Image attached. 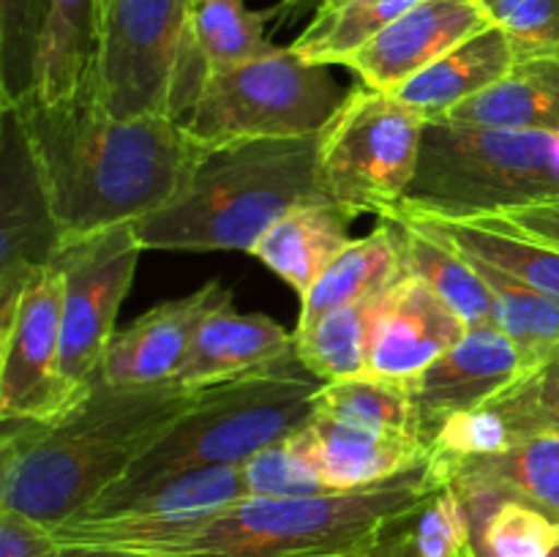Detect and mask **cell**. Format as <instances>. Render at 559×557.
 <instances>
[{
	"instance_id": "cell-1",
	"label": "cell",
	"mask_w": 559,
	"mask_h": 557,
	"mask_svg": "<svg viewBox=\"0 0 559 557\" xmlns=\"http://www.w3.org/2000/svg\"><path fill=\"white\" fill-rule=\"evenodd\" d=\"M5 109H14L25 129L63 240L162 211L207 151L180 120L115 118L96 74L63 102L27 93Z\"/></svg>"
},
{
	"instance_id": "cell-2",
	"label": "cell",
	"mask_w": 559,
	"mask_h": 557,
	"mask_svg": "<svg viewBox=\"0 0 559 557\" xmlns=\"http://www.w3.org/2000/svg\"><path fill=\"white\" fill-rule=\"evenodd\" d=\"M180 382L91 391L52 420L3 424L0 508L49 530L80 517L197 402Z\"/></svg>"
},
{
	"instance_id": "cell-3",
	"label": "cell",
	"mask_w": 559,
	"mask_h": 557,
	"mask_svg": "<svg viewBox=\"0 0 559 557\" xmlns=\"http://www.w3.org/2000/svg\"><path fill=\"white\" fill-rule=\"evenodd\" d=\"M328 202L320 134L207 147L169 205L134 222L142 249L246 251L284 213Z\"/></svg>"
},
{
	"instance_id": "cell-4",
	"label": "cell",
	"mask_w": 559,
	"mask_h": 557,
	"mask_svg": "<svg viewBox=\"0 0 559 557\" xmlns=\"http://www.w3.org/2000/svg\"><path fill=\"white\" fill-rule=\"evenodd\" d=\"M445 486L435 457L380 484L317 497H246L178 538L131 557H336L364 552L388 524ZM98 552V549H96Z\"/></svg>"
},
{
	"instance_id": "cell-5",
	"label": "cell",
	"mask_w": 559,
	"mask_h": 557,
	"mask_svg": "<svg viewBox=\"0 0 559 557\" xmlns=\"http://www.w3.org/2000/svg\"><path fill=\"white\" fill-rule=\"evenodd\" d=\"M320 388V377L295 353L235 380L200 388L197 402L109 489H136L186 470L240 467L262 448L304 429L317 413Z\"/></svg>"
},
{
	"instance_id": "cell-6",
	"label": "cell",
	"mask_w": 559,
	"mask_h": 557,
	"mask_svg": "<svg viewBox=\"0 0 559 557\" xmlns=\"http://www.w3.org/2000/svg\"><path fill=\"white\" fill-rule=\"evenodd\" d=\"M559 197V134L429 120L418 173L399 205L418 216L475 222Z\"/></svg>"
},
{
	"instance_id": "cell-7",
	"label": "cell",
	"mask_w": 559,
	"mask_h": 557,
	"mask_svg": "<svg viewBox=\"0 0 559 557\" xmlns=\"http://www.w3.org/2000/svg\"><path fill=\"white\" fill-rule=\"evenodd\" d=\"M191 0H104L96 80L115 118L183 123L207 80Z\"/></svg>"
},
{
	"instance_id": "cell-8",
	"label": "cell",
	"mask_w": 559,
	"mask_h": 557,
	"mask_svg": "<svg viewBox=\"0 0 559 557\" xmlns=\"http://www.w3.org/2000/svg\"><path fill=\"white\" fill-rule=\"evenodd\" d=\"M347 93L328 66L309 63L293 47L207 74L183 129L205 147L246 140L320 134Z\"/></svg>"
},
{
	"instance_id": "cell-9",
	"label": "cell",
	"mask_w": 559,
	"mask_h": 557,
	"mask_svg": "<svg viewBox=\"0 0 559 557\" xmlns=\"http://www.w3.org/2000/svg\"><path fill=\"white\" fill-rule=\"evenodd\" d=\"M429 120L393 93L355 87L320 131V180L328 202L349 218L404 202Z\"/></svg>"
},
{
	"instance_id": "cell-10",
	"label": "cell",
	"mask_w": 559,
	"mask_h": 557,
	"mask_svg": "<svg viewBox=\"0 0 559 557\" xmlns=\"http://www.w3.org/2000/svg\"><path fill=\"white\" fill-rule=\"evenodd\" d=\"M142 251L134 224H118L63 240L55 257L52 265L63 278L60 360L66 380L82 391L98 380Z\"/></svg>"
},
{
	"instance_id": "cell-11",
	"label": "cell",
	"mask_w": 559,
	"mask_h": 557,
	"mask_svg": "<svg viewBox=\"0 0 559 557\" xmlns=\"http://www.w3.org/2000/svg\"><path fill=\"white\" fill-rule=\"evenodd\" d=\"M63 278L55 265L38 271L0 325V418L3 424L52 420L87 391L71 386L60 360Z\"/></svg>"
},
{
	"instance_id": "cell-12",
	"label": "cell",
	"mask_w": 559,
	"mask_h": 557,
	"mask_svg": "<svg viewBox=\"0 0 559 557\" xmlns=\"http://www.w3.org/2000/svg\"><path fill=\"white\" fill-rule=\"evenodd\" d=\"M63 246L52 202L14 109L0 107V325Z\"/></svg>"
},
{
	"instance_id": "cell-13",
	"label": "cell",
	"mask_w": 559,
	"mask_h": 557,
	"mask_svg": "<svg viewBox=\"0 0 559 557\" xmlns=\"http://www.w3.org/2000/svg\"><path fill=\"white\" fill-rule=\"evenodd\" d=\"M467 322L407 271L374 298L366 339V371L413 382L467 333Z\"/></svg>"
},
{
	"instance_id": "cell-14",
	"label": "cell",
	"mask_w": 559,
	"mask_h": 557,
	"mask_svg": "<svg viewBox=\"0 0 559 557\" xmlns=\"http://www.w3.org/2000/svg\"><path fill=\"white\" fill-rule=\"evenodd\" d=\"M522 375V353L500 328H467V333L451 349H445L429 369L407 382L429 451L437 429L451 415L480 410Z\"/></svg>"
},
{
	"instance_id": "cell-15",
	"label": "cell",
	"mask_w": 559,
	"mask_h": 557,
	"mask_svg": "<svg viewBox=\"0 0 559 557\" xmlns=\"http://www.w3.org/2000/svg\"><path fill=\"white\" fill-rule=\"evenodd\" d=\"M491 27L475 0H420L347 58V69L371 91L396 93L413 76Z\"/></svg>"
},
{
	"instance_id": "cell-16",
	"label": "cell",
	"mask_w": 559,
	"mask_h": 557,
	"mask_svg": "<svg viewBox=\"0 0 559 557\" xmlns=\"http://www.w3.org/2000/svg\"><path fill=\"white\" fill-rule=\"evenodd\" d=\"M229 295L233 289L213 278L191 295L153 306L129 328L115 331L104 353L98 380L109 386L173 382L194 344L202 320Z\"/></svg>"
},
{
	"instance_id": "cell-17",
	"label": "cell",
	"mask_w": 559,
	"mask_h": 557,
	"mask_svg": "<svg viewBox=\"0 0 559 557\" xmlns=\"http://www.w3.org/2000/svg\"><path fill=\"white\" fill-rule=\"evenodd\" d=\"M289 442L333 491L380 484L431 457L420 437L344 424L317 413Z\"/></svg>"
},
{
	"instance_id": "cell-18",
	"label": "cell",
	"mask_w": 559,
	"mask_h": 557,
	"mask_svg": "<svg viewBox=\"0 0 559 557\" xmlns=\"http://www.w3.org/2000/svg\"><path fill=\"white\" fill-rule=\"evenodd\" d=\"M289 353H295V333L267 315L238 311L229 295L202 320L175 382L200 391L278 364Z\"/></svg>"
},
{
	"instance_id": "cell-19",
	"label": "cell",
	"mask_w": 559,
	"mask_h": 557,
	"mask_svg": "<svg viewBox=\"0 0 559 557\" xmlns=\"http://www.w3.org/2000/svg\"><path fill=\"white\" fill-rule=\"evenodd\" d=\"M440 470L464 502L516 500L559 522V431L516 437L506 451Z\"/></svg>"
},
{
	"instance_id": "cell-20",
	"label": "cell",
	"mask_w": 559,
	"mask_h": 557,
	"mask_svg": "<svg viewBox=\"0 0 559 557\" xmlns=\"http://www.w3.org/2000/svg\"><path fill=\"white\" fill-rule=\"evenodd\" d=\"M402 273V240H399L393 218L382 213V216H377V227L364 238L349 240L328 262L314 287L306 293V298H300V315L295 331H306L325 315L344 309V306L377 298Z\"/></svg>"
},
{
	"instance_id": "cell-21",
	"label": "cell",
	"mask_w": 559,
	"mask_h": 557,
	"mask_svg": "<svg viewBox=\"0 0 559 557\" xmlns=\"http://www.w3.org/2000/svg\"><path fill=\"white\" fill-rule=\"evenodd\" d=\"M516 63L511 42L500 27H486L453 47L437 63L399 87L393 96L424 115L426 120L445 118L459 104L489 91Z\"/></svg>"
},
{
	"instance_id": "cell-22",
	"label": "cell",
	"mask_w": 559,
	"mask_h": 557,
	"mask_svg": "<svg viewBox=\"0 0 559 557\" xmlns=\"http://www.w3.org/2000/svg\"><path fill=\"white\" fill-rule=\"evenodd\" d=\"M349 222L353 218L331 202L295 208L267 227L251 249V257L306 298L328 262L353 240Z\"/></svg>"
},
{
	"instance_id": "cell-23",
	"label": "cell",
	"mask_w": 559,
	"mask_h": 557,
	"mask_svg": "<svg viewBox=\"0 0 559 557\" xmlns=\"http://www.w3.org/2000/svg\"><path fill=\"white\" fill-rule=\"evenodd\" d=\"M399 211V208H393ZM409 222L424 227L426 233L437 235L448 246L464 257L486 262L497 271L508 273L524 287L546 295L559 304V249L527 235L508 229L491 218H475V222H453V218L418 216V213H404Z\"/></svg>"
},
{
	"instance_id": "cell-24",
	"label": "cell",
	"mask_w": 559,
	"mask_h": 557,
	"mask_svg": "<svg viewBox=\"0 0 559 557\" xmlns=\"http://www.w3.org/2000/svg\"><path fill=\"white\" fill-rule=\"evenodd\" d=\"M445 123L559 134V55L516 60L489 91L459 104Z\"/></svg>"
},
{
	"instance_id": "cell-25",
	"label": "cell",
	"mask_w": 559,
	"mask_h": 557,
	"mask_svg": "<svg viewBox=\"0 0 559 557\" xmlns=\"http://www.w3.org/2000/svg\"><path fill=\"white\" fill-rule=\"evenodd\" d=\"M104 0H52L33 96L63 102L91 82L102 52Z\"/></svg>"
},
{
	"instance_id": "cell-26",
	"label": "cell",
	"mask_w": 559,
	"mask_h": 557,
	"mask_svg": "<svg viewBox=\"0 0 559 557\" xmlns=\"http://www.w3.org/2000/svg\"><path fill=\"white\" fill-rule=\"evenodd\" d=\"M385 213L393 218L399 240H402L404 271L429 284L469 328L491 325L495 306H491V293L478 268L445 240L426 233L399 211Z\"/></svg>"
},
{
	"instance_id": "cell-27",
	"label": "cell",
	"mask_w": 559,
	"mask_h": 557,
	"mask_svg": "<svg viewBox=\"0 0 559 557\" xmlns=\"http://www.w3.org/2000/svg\"><path fill=\"white\" fill-rule=\"evenodd\" d=\"M314 410L317 415H328L344 424L399 431L424 440L407 382L388 380L369 371L349 380L322 382L320 391L314 393Z\"/></svg>"
},
{
	"instance_id": "cell-28",
	"label": "cell",
	"mask_w": 559,
	"mask_h": 557,
	"mask_svg": "<svg viewBox=\"0 0 559 557\" xmlns=\"http://www.w3.org/2000/svg\"><path fill=\"white\" fill-rule=\"evenodd\" d=\"M484 276L491 293L495 317L491 325L500 328L524 358V371L538 366L546 355L559 347V304L524 287L508 273L486 265V262L467 257Z\"/></svg>"
},
{
	"instance_id": "cell-29",
	"label": "cell",
	"mask_w": 559,
	"mask_h": 557,
	"mask_svg": "<svg viewBox=\"0 0 559 557\" xmlns=\"http://www.w3.org/2000/svg\"><path fill=\"white\" fill-rule=\"evenodd\" d=\"M420 0H353L336 11H317L289 47L309 63H347L377 33L407 14Z\"/></svg>"
},
{
	"instance_id": "cell-30",
	"label": "cell",
	"mask_w": 559,
	"mask_h": 557,
	"mask_svg": "<svg viewBox=\"0 0 559 557\" xmlns=\"http://www.w3.org/2000/svg\"><path fill=\"white\" fill-rule=\"evenodd\" d=\"M191 20L207 74L233 69L276 49V44L265 36L271 9L251 11L246 0H197Z\"/></svg>"
},
{
	"instance_id": "cell-31",
	"label": "cell",
	"mask_w": 559,
	"mask_h": 557,
	"mask_svg": "<svg viewBox=\"0 0 559 557\" xmlns=\"http://www.w3.org/2000/svg\"><path fill=\"white\" fill-rule=\"evenodd\" d=\"M374 298L331 311L306 331H295V355L322 382L366 375V339Z\"/></svg>"
},
{
	"instance_id": "cell-32",
	"label": "cell",
	"mask_w": 559,
	"mask_h": 557,
	"mask_svg": "<svg viewBox=\"0 0 559 557\" xmlns=\"http://www.w3.org/2000/svg\"><path fill=\"white\" fill-rule=\"evenodd\" d=\"M478 557H546L559 549V522L516 500L467 502Z\"/></svg>"
},
{
	"instance_id": "cell-33",
	"label": "cell",
	"mask_w": 559,
	"mask_h": 557,
	"mask_svg": "<svg viewBox=\"0 0 559 557\" xmlns=\"http://www.w3.org/2000/svg\"><path fill=\"white\" fill-rule=\"evenodd\" d=\"M52 0H0V107L36 87L38 55Z\"/></svg>"
},
{
	"instance_id": "cell-34",
	"label": "cell",
	"mask_w": 559,
	"mask_h": 557,
	"mask_svg": "<svg viewBox=\"0 0 559 557\" xmlns=\"http://www.w3.org/2000/svg\"><path fill=\"white\" fill-rule=\"evenodd\" d=\"M484 407L506 420L513 440L538 431H559V347Z\"/></svg>"
},
{
	"instance_id": "cell-35",
	"label": "cell",
	"mask_w": 559,
	"mask_h": 557,
	"mask_svg": "<svg viewBox=\"0 0 559 557\" xmlns=\"http://www.w3.org/2000/svg\"><path fill=\"white\" fill-rule=\"evenodd\" d=\"M511 42L516 60L559 55V0H475Z\"/></svg>"
},
{
	"instance_id": "cell-36",
	"label": "cell",
	"mask_w": 559,
	"mask_h": 557,
	"mask_svg": "<svg viewBox=\"0 0 559 557\" xmlns=\"http://www.w3.org/2000/svg\"><path fill=\"white\" fill-rule=\"evenodd\" d=\"M249 497H317L333 491L314 467L282 440L262 448L260 453L240 464Z\"/></svg>"
},
{
	"instance_id": "cell-37",
	"label": "cell",
	"mask_w": 559,
	"mask_h": 557,
	"mask_svg": "<svg viewBox=\"0 0 559 557\" xmlns=\"http://www.w3.org/2000/svg\"><path fill=\"white\" fill-rule=\"evenodd\" d=\"M413 538L420 557H459L473 544V517L451 484L413 513Z\"/></svg>"
},
{
	"instance_id": "cell-38",
	"label": "cell",
	"mask_w": 559,
	"mask_h": 557,
	"mask_svg": "<svg viewBox=\"0 0 559 557\" xmlns=\"http://www.w3.org/2000/svg\"><path fill=\"white\" fill-rule=\"evenodd\" d=\"M511 442L513 435L506 426V420L497 413H491L489 407H480L469 410V413L451 415L437 429L435 440H431V457H435L440 467H448V464L506 451Z\"/></svg>"
},
{
	"instance_id": "cell-39",
	"label": "cell",
	"mask_w": 559,
	"mask_h": 557,
	"mask_svg": "<svg viewBox=\"0 0 559 557\" xmlns=\"http://www.w3.org/2000/svg\"><path fill=\"white\" fill-rule=\"evenodd\" d=\"M0 557H63V546L49 528L0 508Z\"/></svg>"
},
{
	"instance_id": "cell-40",
	"label": "cell",
	"mask_w": 559,
	"mask_h": 557,
	"mask_svg": "<svg viewBox=\"0 0 559 557\" xmlns=\"http://www.w3.org/2000/svg\"><path fill=\"white\" fill-rule=\"evenodd\" d=\"M480 218H491V222L502 224V227L516 229V233L527 235V238L540 240V244H549L559 249V197Z\"/></svg>"
},
{
	"instance_id": "cell-41",
	"label": "cell",
	"mask_w": 559,
	"mask_h": 557,
	"mask_svg": "<svg viewBox=\"0 0 559 557\" xmlns=\"http://www.w3.org/2000/svg\"><path fill=\"white\" fill-rule=\"evenodd\" d=\"M366 557H420L413 538V513L388 524L380 538L369 546Z\"/></svg>"
},
{
	"instance_id": "cell-42",
	"label": "cell",
	"mask_w": 559,
	"mask_h": 557,
	"mask_svg": "<svg viewBox=\"0 0 559 557\" xmlns=\"http://www.w3.org/2000/svg\"><path fill=\"white\" fill-rule=\"evenodd\" d=\"M320 0H278L276 5H271V20L276 25H284V22H293L304 14L306 9L317 5Z\"/></svg>"
},
{
	"instance_id": "cell-43",
	"label": "cell",
	"mask_w": 559,
	"mask_h": 557,
	"mask_svg": "<svg viewBox=\"0 0 559 557\" xmlns=\"http://www.w3.org/2000/svg\"><path fill=\"white\" fill-rule=\"evenodd\" d=\"M63 557H131L120 552H96V549H63Z\"/></svg>"
},
{
	"instance_id": "cell-44",
	"label": "cell",
	"mask_w": 559,
	"mask_h": 557,
	"mask_svg": "<svg viewBox=\"0 0 559 557\" xmlns=\"http://www.w3.org/2000/svg\"><path fill=\"white\" fill-rule=\"evenodd\" d=\"M347 3H353V0H320V3H317V11H336Z\"/></svg>"
},
{
	"instance_id": "cell-45",
	"label": "cell",
	"mask_w": 559,
	"mask_h": 557,
	"mask_svg": "<svg viewBox=\"0 0 559 557\" xmlns=\"http://www.w3.org/2000/svg\"><path fill=\"white\" fill-rule=\"evenodd\" d=\"M459 557H478V555H475L473 544H469V546H467V549H464V552H462V555H459Z\"/></svg>"
},
{
	"instance_id": "cell-46",
	"label": "cell",
	"mask_w": 559,
	"mask_h": 557,
	"mask_svg": "<svg viewBox=\"0 0 559 557\" xmlns=\"http://www.w3.org/2000/svg\"><path fill=\"white\" fill-rule=\"evenodd\" d=\"M546 557H559V549H555V552H551V555H546Z\"/></svg>"
},
{
	"instance_id": "cell-47",
	"label": "cell",
	"mask_w": 559,
	"mask_h": 557,
	"mask_svg": "<svg viewBox=\"0 0 559 557\" xmlns=\"http://www.w3.org/2000/svg\"><path fill=\"white\" fill-rule=\"evenodd\" d=\"M191 3H197V0H191Z\"/></svg>"
}]
</instances>
